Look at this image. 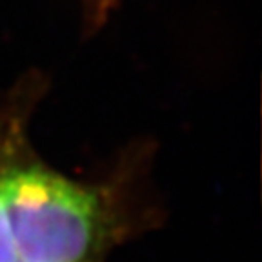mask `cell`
Segmentation results:
<instances>
[{
  "mask_svg": "<svg viewBox=\"0 0 262 262\" xmlns=\"http://www.w3.org/2000/svg\"><path fill=\"white\" fill-rule=\"evenodd\" d=\"M31 104L13 120L2 160V195L18 262H104L135 231L117 184H84L33 153L26 135Z\"/></svg>",
  "mask_w": 262,
  "mask_h": 262,
  "instance_id": "obj_1",
  "label": "cell"
},
{
  "mask_svg": "<svg viewBox=\"0 0 262 262\" xmlns=\"http://www.w3.org/2000/svg\"><path fill=\"white\" fill-rule=\"evenodd\" d=\"M33 90L35 88L29 84V86L16 91L8 102L0 106V262H18L15 238H13V229L11 224H9L4 195H2V160H4L6 140H8L13 120L16 119V115L20 113L26 106L33 104Z\"/></svg>",
  "mask_w": 262,
  "mask_h": 262,
  "instance_id": "obj_2",
  "label": "cell"
},
{
  "mask_svg": "<svg viewBox=\"0 0 262 262\" xmlns=\"http://www.w3.org/2000/svg\"><path fill=\"white\" fill-rule=\"evenodd\" d=\"M84 4H86V13L90 16V20L95 26H98L102 24L106 15L111 11V8L115 6V0H84Z\"/></svg>",
  "mask_w": 262,
  "mask_h": 262,
  "instance_id": "obj_3",
  "label": "cell"
}]
</instances>
